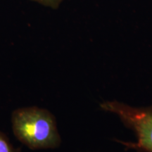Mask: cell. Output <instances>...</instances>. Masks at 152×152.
Returning <instances> with one entry per match:
<instances>
[{
    "label": "cell",
    "mask_w": 152,
    "mask_h": 152,
    "mask_svg": "<svg viewBox=\"0 0 152 152\" xmlns=\"http://www.w3.org/2000/svg\"><path fill=\"white\" fill-rule=\"evenodd\" d=\"M0 152H20V151L13 147L7 137L0 132Z\"/></svg>",
    "instance_id": "obj_3"
},
{
    "label": "cell",
    "mask_w": 152,
    "mask_h": 152,
    "mask_svg": "<svg viewBox=\"0 0 152 152\" xmlns=\"http://www.w3.org/2000/svg\"><path fill=\"white\" fill-rule=\"evenodd\" d=\"M14 133L30 149H54L61 144L54 115L46 109L28 107L14 111L11 116Z\"/></svg>",
    "instance_id": "obj_1"
},
{
    "label": "cell",
    "mask_w": 152,
    "mask_h": 152,
    "mask_svg": "<svg viewBox=\"0 0 152 152\" xmlns=\"http://www.w3.org/2000/svg\"><path fill=\"white\" fill-rule=\"evenodd\" d=\"M30 1H34L44 7H49L52 9H57L64 0H30Z\"/></svg>",
    "instance_id": "obj_4"
},
{
    "label": "cell",
    "mask_w": 152,
    "mask_h": 152,
    "mask_svg": "<svg viewBox=\"0 0 152 152\" xmlns=\"http://www.w3.org/2000/svg\"><path fill=\"white\" fill-rule=\"evenodd\" d=\"M101 107L118 114L125 126L136 132V143H121L139 152H152V106L138 109L117 102H107L101 104Z\"/></svg>",
    "instance_id": "obj_2"
}]
</instances>
